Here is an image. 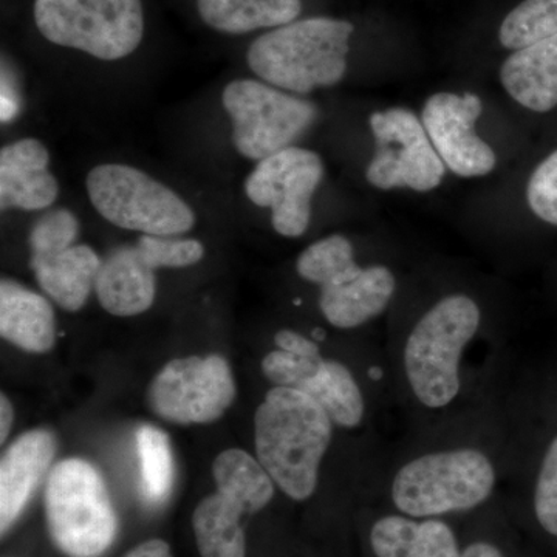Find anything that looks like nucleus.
<instances>
[{
    "label": "nucleus",
    "instance_id": "f257e3e1",
    "mask_svg": "<svg viewBox=\"0 0 557 557\" xmlns=\"http://www.w3.org/2000/svg\"><path fill=\"white\" fill-rule=\"evenodd\" d=\"M333 424L329 413L298 388H271L256 410L258 460L293 500H307L317 491Z\"/></svg>",
    "mask_w": 557,
    "mask_h": 557
},
{
    "label": "nucleus",
    "instance_id": "f03ea898",
    "mask_svg": "<svg viewBox=\"0 0 557 557\" xmlns=\"http://www.w3.org/2000/svg\"><path fill=\"white\" fill-rule=\"evenodd\" d=\"M355 27L335 17L289 22L249 47V69L263 83L295 95L327 89L343 81Z\"/></svg>",
    "mask_w": 557,
    "mask_h": 557
},
{
    "label": "nucleus",
    "instance_id": "7ed1b4c3",
    "mask_svg": "<svg viewBox=\"0 0 557 557\" xmlns=\"http://www.w3.org/2000/svg\"><path fill=\"white\" fill-rule=\"evenodd\" d=\"M479 304L467 295L440 299L410 330L405 370L413 397L428 409L448 408L460 394V359L478 335Z\"/></svg>",
    "mask_w": 557,
    "mask_h": 557
},
{
    "label": "nucleus",
    "instance_id": "20e7f679",
    "mask_svg": "<svg viewBox=\"0 0 557 557\" xmlns=\"http://www.w3.org/2000/svg\"><path fill=\"white\" fill-rule=\"evenodd\" d=\"M494 485L496 469L482 450H437L399 468L392 482V500L409 518H435L479 507Z\"/></svg>",
    "mask_w": 557,
    "mask_h": 557
},
{
    "label": "nucleus",
    "instance_id": "39448f33",
    "mask_svg": "<svg viewBox=\"0 0 557 557\" xmlns=\"http://www.w3.org/2000/svg\"><path fill=\"white\" fill-rule=\"evenodd\" d=\"M51 541L69 557H100L113 544L119 519L97 468L69 458L51 469L46 485Z\"/></svg>",
    "mask_w": 557,
    "mask_h": 557
},
{
    "label": "nucleus",
    "instance_id": "423d86ee",
    "mask_svg": "<svg viewBox=\"0 0 557 557\" xmlns=\"http://www.w3.org/2000/svg\"><path fill=\"white\" fill-rule=\"evenodd\" d=\"M36 27L54 46L119 61L145 35L141 0H35Z\"/></svg>",
    "mask_w": 557,
    "mask_h": 557
},
{
    "label": "nucleus",
    "instance_id": "0eeeda50",
    "mask_svg": "<svg viewBox=\"0 0 557 557\" xmlns=\"http://www.w3.org/2000/svg\"><path fill=\"white\" fill-rule=\"evenodd\" d=\"M90 203L102 219L143 236H182L196 226L194 209L177 193L127 164L94 168L86 180Z\"/></svg>",
    "mask_w": 557,
    "mask_h": 557
},
{
    "label": "nucleus",
    "instance_id": "6e6552de",
    "mask_svg": "<svg viewBox=\"0 0 557 557\" xmlns=\"http://www.w3.org/2000/svg\"><path fill=\"white\" fill-rule=\"evenodd\" d=\"M222 102L233 126L234 148L249 160L292 148L318 119L314 102L263 81H233L223 90Z\"/></svg>",
    "mask_w": 557,
    "mask_h": 557
},
{
    "label": "nucleus",
    "instance_id": "1a4fd4ad",
    "mask_svg": "<svg viewBox=\"0 0 557 557\" xmlns=\"http://www.w3.org/2000/svg\"><path fill=\"white\" fill-rule=\"evenodd\" d=\"M375 153L366 178L380 190L431 193L442 185L448 168L432 145L423 121L408 108H391L370 115Z\"/></svg>",
    "mask_w": 557,
    "mask_h": 557
},
{
    "label": "nucleus",
    "instance_id": "9d476101",
    "mask_svg": "<svg viewBox=\"0 0 557 557\" xmlns=\"http://www.w3.org/2000/svg\"><path fill=\"white\" fill-rule=\"evenodd\" d=\"M324 171L319 153L292 146L258 161L245 180V194L256 207L271 209L278 236L296 239L309 230L311 200Z\"/></svg>",
    "mask_w": 557,
    "mask_h": 557
},
{
    "label": "nucleus",
    "instance_id": "9b49d317",
    "mask_svg": "<svg viewBox=\"0 0 557 557\" xmlns=\"http://www.w3.org/2000/svg\"><path fill=\"white\" fill-rule=\"evenodd\" d=\"M236 398V383L219 355L174 359L160 370L149 388L157 416L177 424L219 420Z\"/></svg>",
    "mask_w": 557,
    "mask_h": 557
},
{
    "label": "nucleus",
    "instance_id": "f8f14e48",
    "mask_svg": "<svg viewBox=\"0 0 557 557\" xmlns=\"http://www.w3.org/2000/svg\"><path fill=\"white\" fill-rule=\"evenodd\" d=\"M482 112L478 95L453 91L431 95L421 110L424 129L440 159L458 177H485L496 170V152L475 131Z\"/></svg>",
    "mask_w": 557,
    "mask_h": 557
},
{
    "label": "nucleus",
    "instance_id": "ddd939ff",
    "mask_svg": "<svg viewBox=\"0 0 557 557\" xmlns=\"http://www.w3.org/2000/svg\"><path fill=\"white\" fill-rule=\"evenodd\" d=\"M50 153L39 139L24 138L0 150V205L40 211L58 199L60 185L49 171Z\"/></svg>",
    "mask_w": 557,
    "mask_h": 557
},
{
    "label": "nucleus",
    "instance_id": "4468645a",
    "mask_svg": "<svg viewBox=\"0 0 557 557\" xmlns=\"http://www.w3.org/2000/svg\"><path fill=\"white\" fill-rule=\"evenodd\" d=\"M57 454V442L49 431L25 432L3 454L0 461V530L2 534L27 507L40 480Z\"/></svg>",
    "mask_w": 557,
    "mask_h": 557
},
{
    "label": "nucleus",
    "instance_id": "2eb2a0df",
    "mask_svg": "<svg viewBox=\"0 0 557 557\" xmlns=\"http://www.w3.org/2000/svg\"><path fill=\"white\" fill-rule=\"evenodd\" d=\"M397 281L384 265L361 269L357 276L321 288L319 309L336 329H357L380 317L394 299Z\"/></svg>",
    "mask_w": 557,
    "mask_h": 557
},
{
    "label": "nucleus",
    "instance_id": "dca6fc26",
    "mask_svg": "<svg viewBox=\"0 0 557 557\" xmlns=\"http://www.w3.org/2000/svg\"><path fill=\"white\" fill-rule=\"evenodd\" d=\"M95 293L102 309L113 317H137L156 300V270L150 269L137 247L113 249L101 262Z\"/></svg>",
    "mask_w": 557,
    "mask_h": 557
},
{
    "label": "nucleus",
    "instance_id": "f3484780",
    "mask_svg": "<svg viewBox=\"0 0 557 557\" xmlns=\"http://www.w3.org/2000/svg\"><path fill=\"white\" fill-rule=\"evenodd\" d=\"M498 76L505 91L523 109L552 112L557 108V35L512 51Z\"/></svg>",
    "mask_w": 557,
    "mask_h": 557
},
{
    "label": "nucleus",
    "instance_id": "a211bd4d",
    "mask_svg": "<svg viewBox=\"0 0 557 557\" xmlns=\"http://www.w3.org/2000/svg\"><path fill=\"white\" fill-rule=\"evenodd\" d=\"M0 335L30 354H46L57 341V319L49 300L17 282L0 284Z\"/></svg>",
    "mask_w": 557,
    "mask_h": 557
},
{
    "label": "nucleus",
    "instance_id": "6ab92c4d",
    "mask_svg": "<svg viewBox=\"0 0 557 557\" xmlns=\"http://www.w3.org/2000/svg\"><path fill=\"white\" fill-rule=\"evenodd\" d=\"M101 262L89 245H73L49 258H30L40 288L67 311H78L86 306Z\"/></svg>",
    "mask_w": 557,
    "mask_h": 557
},
{
    "label": "nucleus",
    "instance_id": "aec40b11",
    "mask_svg": "<svg viewBox=\"0 0 557 557\" xmlns=\"http://www.w3.org/2000/svg\"><path fill=\"white\" fill-rule=\"evenodd\" d=\"M376 557H461L456 534L442 520L380 519L370 533Z\"/></svg>",
    "mask_w": 557,
    "mask_h": 557
},
{
    "label": "nucleus",
    "instance_id": "412c9836",
    "mask_svg": "<svg viewBox=\"0 0 557 557\" xmlns=\"http://www.w3.org/2000/svg\"><path fill=\"white\" fill-rule=\"evenodd\" d=\"M251 515L247 504L236 496L215 491L197 505L193 516L194 534L201 557H245L242 518Z\"/></svg>",
    "mask_w": 557,
    "mask_h": 557
},
{
    "label": "nucleus",
    "instance_id": "4be33fe9",
    "mask_svg": "<svg viewBox=\"0 0 557 557\" xmlns=\"http://www.w3.org/2000/svg\"><path fill=\"white\" fill-rule=\"evenodd\" d=\"M201 21L212 30L244 35L298 20L302 0H197Z\"/></svg>",
    "mask_w": 557,
    "mask_h": 557
},
{
    "label": "nucleus",
    "instance_id": "5701e85b",
    "mask_svg": "<svg viewBox=\"0 0 557 557\" xmlns=\"http://www.w3.org/2000/svg\"><path fill=\"white\" fill-rule=\"evenodd\" d=\"M298 391L313 398L338 426L354 429L364 418L366 403L361 387L350 370L338 361L324 359Z\"/></svg>",
    "mask_w": 557,
    "mask_h": 557
},
{
    "label": "nucleus",
    "instance_id": "b1692460",
    "mask_svg": "<svg viewBox=\"0 0 557 557\" xmlns=\"http://www.w3.org/2000/svg\"><path fill=\"white\" fill-rule=\"evenodd\" d=\"M215 486L222 493L239 497L256 515L274 497V485L262 463L242 449L223 450L212 465Z\"/></svg>",
    "mask_w": 557,
    "mask_h": 557
},
{
    "label": "nucleus",
    "instance_id": "393cba45",
    "mask_svg": "<svg viewBox=\"0 0 557 557\" xmlns=\"http://www.w3.org/2000/svg\"><path fill=\"white\" fill-rule=\"evenodd\" d=\"M361 269L355 260L354 245L341 234L314 242L296 262L299 276L319 288L357 276Z\"/></svg>",
    "mask_w": 557,
    "mask_h": 557
},
{
    "label": "nucleus",
    "instance_id": "a878e982",
    "mask_svg": "<svg viewBox=\"0 0 557 557\" xmlns=\"http://www.w3.org/2000/svg\"><path fill=\"white\" fill-rule=\"evenodd\" d=\"M557 35V0H523L509 11L498 30V40L519 50Z\"/></svg>",
    "mask_w": 557,
    "mask_h": 557
},
{
    "label": "nucleus",
    "instance_id": "bb28decb",
    "mask_svg": "<svg viewBox=\"0 0 557 557\" xmlns=\"http://www.w3.org/2000/svg\"><path fill=\"white\" fill-rule=\"evenodd\" d=\"M137 450L145 496L152 504H159L170 494L174 480L170 438L160 429L141 426L137 432Z\"/></svg>",
    "mask_w": 557,
    "mask_h": 557
},
{
    "label": "nucleus",
    "instance_id": "cd10ccee",
    "mask_svg": "<svg viewBox=\"0 0 557 557\" xmlns=\"http://www.w3.org/2000/svg\"><path fill=\"white\" fill-rule=\"evenodd\" d=\"M79 220L69 209L46 212L30 231L32 258H49L72 248L78 239Z\"/></svg>",
    "mask_w": 557,
    "mask_h": 557
},
{
    "label": "nucleus",
    "instance_id": "c85d7f7f",
    "mask_svg": "<svg viewBox=\"0 0 557 557\" xmlns=\"http://www.w3.org/2000/svg\"><path fill=\"white\" fill-rule=\"evenodd\" d=\"M137 248L152 270L185 269L196 265L205 256V247L199 240L178 236H141Z\"/></svg>",
    "mask_w": 557,
    "mask_h": 557
},
{
    "label": "nucleus",
    "instance_id": "c756f323",
    "mask_svg": "<svg viewBox=\"0 0 557 557\" xmlns=\"http://www.w3.org/2000/svg\"><path fill=\"white\" fill-rule=\"evenodd\" d=\"M527 201L539 220L557 226V149L537 164L528 180Z\"/></svg>",
    "mask_w": 557,
    "mask_h": 557
},
{
    "label": "nucleus",
    "instance_id": "7c9ffc66",
    "mask_svg": "<svg viewBox=\"0 0 557 557\" xmlns=\"http://www.w3.org/2000/svg\"><path fill=\"white\" fill-rule=\"evenodd\" d=\"M534 512L541 527L557 537V435L549 442L539 468Z\"/></svg>",
    "mask_w": 557,
    "mask_h": 557
},
{
    "label": "nucleus",
    "instance_id": "2f4dec72",
    "mask_svg": "<svg viewBox=\"0 0 557 557\" xmlns=\"http://www.w3.org/2000/svg\"><path fill=\"white\" fill-rule=\"evenodd\" d=\"M322 361L324 358L321 355L319 357H299V355L277 348L263 358L262 372L271 383L278 387L299 388L317 372Z\"/></svg>",
    "mask_w": 557,
    "mask_h": 557
},
{
    "label": "nucleus",
    "instance_id": "473e14b6",
    "mask_svg": "<svg viewBox=\"0 0 557 557\" xmlns=\"http://www.w3.org/2000/svg\"><path fill=\"white\" fill-rule=\"evenodd\" d=\"M274 343L281 350L289 354L299 355V357H319V346L313 341L299 335L293 330H281L274 336Z\"/></svg>",
    "mask_w": 557,
    "mask_h": 557
},
{
    "label": "nucleus",
    "instance_id": "72a5a7b5",
    "mask_svg": "<svg viewBox=\"0 0 557 557\" xmlns=\"http://www.w3.org/2000/svg\"><path fill=\"white\" fill-rule=\"evenodd\" d=\"M124 557H172L170 545L161 539H150L131 549Z\"/></svg>",
    "mask_w": 557,
    "mask_h": 557
},
{
    "label": "nucleus",
    "instance_id": "f704fd0d",
    "mask_svg": "<svg viewBox=\"0 0 557 557\" xmlns=\"http://www.w3.org/2000/svg\"><path fill=\"white\" fill-rule=\"evenodd\" d=\"M13 406H11L10 399L2 395V398H0V442L5 443L11 426H13Z\"/></svg>",
    "mask_w": 557,
    "mask_h": 557
},
{
    "label": "nucleus",
    "instance_id": "c9c22d12",
    "mask_svg": "<svg viewBox=\"0 0 557 557\" xmlns=\"http://www.w3.org/2000/svg\"><path fill=\"white\" fill-rule=\"evenodd\" d=\"M461 557H504L498 548L494 545L486 544V542H478V544L469 545Z\"/></svg>",
    "mask_w": 557,
    "mask_h": 557
}]
</instances>
